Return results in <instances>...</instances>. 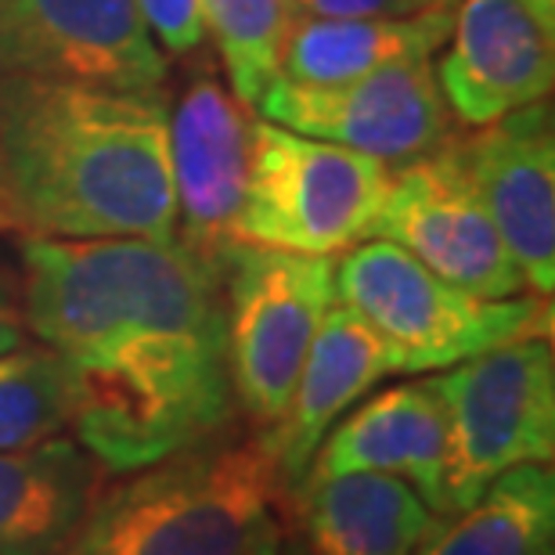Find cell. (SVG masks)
Wrapping results in <instances>:
<instances>
[{"label": "cell", "instance_id": "1", "mask_svg": "<svg viewBox=\"0 0 555 555\" xmlns=\"http://www.w3.org/2000/svg\"><path fill=\"white\" fill-rule=\"evenodd\" d=\"M18 263L29 336L62 353L73 433L105 469L134 473L228 426V268L177 238H26Z\"/></svg>", "mask_w": 555, "mask_h": 555}, {"label": "cell", "instance_id": "2", "mask_svg": "<svg viewBox=\"0 0 555 555\" xmlns=\"http://www.w3.org/2000/svg\"><path fill=\"white\" fill-rule=\"evenodd\" d=\"M0 177L26 238H177L163 87L0 76Z\"/></svg>", "mask_w": 555, "mask_h": 555}, {"label": "cell", "instance_id": "3", "mask_svg": "<svg viewBox=\"0 0 555 555\" xmlns=\"http://www.w3.org/2000/svg\"><path fill=\"white\" fill-rule=\"evenodd\" d=\"M288 494L268 433L206 437L98 491L65 555H246Z\"/></svg>", "mask_w": 555, "mask_h": 555}, {"label": "cell", "instance_id": "4", "mask_svg": "<svg viewBox=\"0 0 555 555\" xmlns=\"http://www.w3.org/2000/svg\"><path fill=\"white\" fill-rule=\"evenodd\" d=\"M336 299L390 343L401 372H443L502 343L552 339L548 296H473L386 238L347 249L336 268Z\"/></svg>", "mask_w": 555, "mask_h": 555}, {"label": "cell", "instance_id": "5", "mask_svg": "<svg viewBox=\"0 0 555 555\" xmlns=\"http://www.w3.org/2000/svg\"><path fill=\"white\" fill-rule=\"evenodd\" d=\"M393 170L347 144L257 119L238 246L336 257L372 238Z\"/></svg>", "mask_w": 555, "mask_h": 555}, {"label": "cell", "instance_id": "6", "mask_svg": "<svg viewBox=\"0 0 555 555\" xmlns=\"http://www.w3.org/2000/svg\"><path fill=\"white\" fill-rule=\"evenodd\" d=\"M437 379L448 418L451 516L469 508L498 476L519 465H552L555 353L552 339H516L451 364Z\"/></svg>", "mask_w": 555, "mask_h": 555}, {"label": "cell", "instance_id": "7", "mask_svg": "<svg viewBox=\"0 0 555 555\" xmlns=\"http://www.w3.org/2000/svg\"><path fill=\"white\" fill-rule=\"evenodd\" d=\"M224 296L231 390L253 422L274 426L296 390L321 318L336 304V263L332 257L235 246Z\"/></svg>", "mask_w": 555, "mask_h": 555}, {"label": "cell", "instance_id": "8", "mask_svg": "<svg viewBox=\"0 0 555 555\" xmlns=\"http://www.w3.org/2000/svg\"><path fill=\"white\" fill-rule=\"evenodd\" d=\"M260 116L296 134L347 144L390 170L454 141V116L440 94L433 59L397 62L332 87L274 80L260 94Z\"/></svg>", "mask_w": 555, "mask_h": 555}, {"label": "cell", "instance_id": "9", "mask_svg": "<svg viewBox=\"0 0 555 555\" xmlns=\"http://www.w3.org/2000/svg\"><path fill=\"white\" fill-rule=\"evenodd\" d=\"M459 141L454 138L393 173L372 238L393 242L443 282L473 296H524L527 282L476 192Z\"/></svg>", "mask_w": 555, "mask_h": 555}, {"label": "cell", "instance_id": "10", "mask_svg": "<svg viewBox=\"0 0 555 555\" xmlns=\"http://www.w3.org/2000/svg\"><path fill=\"white\" fill-rule=\"evenodd\" d=\"M0 76L159 91L166 54L138 0H0Z\"/></svg>", "mask_w": 555, "mask_h": 555}, {"label": "cell", "instance_id": "11", "mask_svg": "<svg viewBox=\"0 0 555 555\" xmlns=\"http://www.w3.org/2000/svg\"><path fill=\"white\" fill-rule=\"evenodd\" d=\"M257 113L242 105L224 76L203 65L170 113V163L177 195V242L228 268L235 224L249 184Z\"/></svg>", "mask_w": 555, "mask_h": 555}, {"label": "cell", "instance_id": "12", "mask_svg": "<svg viewBox=\"0 0 555 555\" xmlns=\"http://www.w3.org/2000/svg\"><path fill=\"white\" fill-rule=\"evenodd\" d=\"M552 37L527 0H459L448 54L433 65L454 124L480 130L545 102L555 76Z\"/></svg>", "mask_w": 555, "mask_h": 555}, {"label": "cell", "instance_id": "13", "mask_svg": "<svg viewBox=\"0 0 555 555\" xmlns=\"http://www.w3.org/2000/svg\"><path fill=\"white\" fill-rule=\"evenodd\" d=\"M473 184L534 296L555 288V134L548 102L524 105L459 141Z\"/></svg>", "mask_w": 555, "mask_h": 555}, {"label": "cell", "instance_id": "14", "mask_svg": "<svg viewBox=\"0 0 555 555\" xmlns=\"http://www.w3.org/2000/svg\"><path fill=\"white\" fill-rule=\"evenodd\" d=\"M343 473L401 476L415 487L433 513L451 516L448 487H443L448 418H443L433 375L369 397L364 404L343 415L339 426L325 433L304 480H328V476Z\"/></svg>", "mask_w": 555, "mask_h": 555}, {"label": "cell", "instance_id": "15", "mask_svg": "<svg viewBox=\"0 0 555 555\" xmlns=\"http://www.w3.org/2000/svg\"><path fill=\"white\" fill-rule=\"evenodd\" d=\"M393 372H401V361L390 343L358 310L336 299L321 318L288 408L268 429L288 491L304 480L325 433Z\"/></svg>", "mask_w": 555, "mask_h": 555}, {"label": "cell", "instance_id": "16", "mask_svg": "<svg viewBox=\"0 0 555 555\" xmlns=\"http://www.w3.org/2000/svg\"><path fill=\"white\" fill-rule=\"evenodd\" d=\"M288 494L310 555H415L443 519L390 473L304 480Z\"/></svg>", "mask_w": 555, "mask_h": 555}, {"label": "cell", "instance_id": "17", "mask_svg": "<svg viewBox=\"0 0 555 555\" xmlns=\"http://www.w3.org/2000/svg\"><path fill=\"white\" fill-rule=\"evenodd\" d=\"M105 465L80 440L0 451V555H59L102 491Z\"/></svg>", "mask_w": 555, "mask_h": 555}, {"label": "cell", "instance_id": "18", "mask_svg": "<svg viewBox=\"0 0 555 555\" xmlns=\"http://www.w3.org/2000/svg\"><path fill=\"white\" fill-rule=\"evenodd\" d=\"M451 8L404 18H314L293 15L278 51V80L332 87L412 59H433L451 37Z\"/></svg>", "mask_w": 555, "mask_h": 555}, {"label": "cell", "instance_id": "19", "mask_svg": "<svg viewBox=\"0 0 555 555\" xmlns=\"http://www.w3.org/2000/svg\"><path fill=\"white\" fill-rule=\"evenodd\" d=\"M415 555H555V473L519 465L469 508L443 516Z\"/></svg>", "mask_w": 555, "mask_h": 555}, {"label": "cell", "instance_id": "20", "mask_svg": "<svg viewBox=\"0 0 555 555\" xmlns=\"http://www.w3.org/2000/svg\"><path fill=\"white\" fill-rule=\"evenodd\" d=\"M73 375L48 343L0 353V451L37 448L73 429Z\"/></svg>", "mask_w": 555, "mask_h": 555}, {"label": "cell", "instance_id": "21", "mask_svg": "<svg viewBox=\"0 0 555 555\" xmlns=\"http://www.w3.org/2000/svg\"><path fill=\"white\" fill-rule=\"evenodd\" d=\"M288 18V0H203L206 37H214L228 87L242 105L257 108L263 87L278 76Z\"/></svg>", "mask_w": 555, "mask_h": 555}, {"label": "cell", "instance_id": "22", "mask_svg": "<svg viewBox=\"0 0 555 555\" xmlns=\"http://www.w3.org/2000/svg\"><path fill=\"white\" fill-rule=\"evenodd\" d=\"M163 54H195L206 43L203 0H138Z\"/></svg>", "mask_w": 555, "mask_h": 555}, {"label": "cell", "instance_id": "23", "mask_svg": "<svg viewBox=\"0 0 555 555\" xmlns=\"http://www.w3.org/2000/svg\"><path fill=\"white\" fill-rule=\"evenodd\" d=\"M293 15L314 18H404L433 8L429 0H288Z\"/></svg>", "mask_w": 555, "mask_h": 555}, {"label": "cell", "instance_id": "24", "mask_svg": "<svg viewBox=\"0 0 555 555\" xmlns=\"http://www.w3.org/2000/svg\"><path fill=\"white\" fill-rule=\"evenodd\" d=\"M29 339L26 293H22V263L0 253V353Z\"/></svg>", "mask_w": 555, "mask_h": 555}, {"label": "cell", "instance_id": "25", "mask_svg": "<svg viewBox=\"0 0 555 555\" xmlns=\"http://www.w3.org/2000/svg\"><path fill=\"white\" fill-rule=\"evenodd\" d=\"M278 541H282V530L271 527L268 534H263V538H260L257 545H253L246 555H278Z\"/></svg>", "mask_w": 555, "mask_h": 555}, {"label": "cell", "instance_id": "26", "mask_svg": "<svg viewBox=\"0 0 555 555\" xmlns=\"http://www.w3.org/2000/svg\"><path fill=\"white\" fill-rule=\"evenodd\" d=\"M527 4L538 11V18L545 22V26L555 29V0H527Z\"/></svg>", "mask_w": 555, "mask_h": 555}, {"label": "cell", "instance_id": "27", "mask_svg": "<svg viewBox=\"0 0 555 555\" xmlns=\"http://www.w3.org/2000/svg\"><path fill=\"white\" fill-rule=\"evenodd\" d=\"M278 555H310L304 541H278Z\"/></svg>", "mask_w": 555, "mask_h": 555}, {"label": "cell", "instance_id": "28", "mask_svg": "<svg viewBox=\"0 0 555 555\" xmlns=\"http://www.w3.org/2000/svg\"><path fill=\"white\" fill-rule=\"evenodd\" d=\"M0 231H11V217H8V203H4V177H0Z\"/></svg>", "mask_w": 555, "mask_h": 555}, {"label": "cell", "instance_id": "29", "mask_svg": "<svg viewBox=\"0 0 555 555\" xmlns=\"http://www.w3.org/2000/svg\"><path fill=\"white\" fill-rule=\"evenodd\" d=\"M433 8H451V4H459V0H429Z\"/></svg>", "mask_w": 555, "mask_h": 555}]
</instances>
